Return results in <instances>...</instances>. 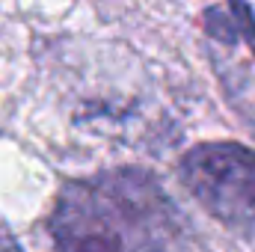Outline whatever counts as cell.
Here are the masks:
<instances>
[{"instance_id":"obj_2","label":"cell","mask_w":255,"mask_h":252,"mask_svg":"<svg viewBox=\"0 0 255 252\" xmlns=\"http://www.w3.org/2000/svg\"><path fill=\"white\" fill-rule=\"evenodd\" d=\"M184 190L229 232L255 241V151L241 142H199L178 160Z\"/></svg>"},{"instance_id":"obj_3","label":"cell","mask_w":255,"mask_h":252,"mask_svg":"<svg viewBox=\"0 0 255 252\" xmlns=\"http://www.w3.org/2000/svg\"><path fill=\"white\" fill-rule=\"evenodd\" d=\"M202 30L223 45L244 42L255 57V15L244 0H226V6L205 9L202 12Z\"/></svg>"},{"instance_id":"obj_1","label":"cell","mask_w":255,"mask_h":252,"mask_svg":"<svg viewBox=\"0 0 255 252\" xmlns=\"http://www.w3.org/2000/svg\"><path fill=\"white\" fill-rule=\"evenodd\" d=\"M48 229L57 252H205L166 187L136 166L65 181Z\"/></svg>"},{"instance_id":"obj_4","label":"cell","mask_w":255,"mask_h":252,"mask_svg":"<svg viewBox=\"0 0 255 252\" xmlns=\"http://www.w3.org/2000/svg\"><path fill=\"white\" fill-rule=\"evenodd\" d=\"M0 252H24L21 250V244L15 241V235H12V229L0 220Z\"/></svg>"}]
</instances>
